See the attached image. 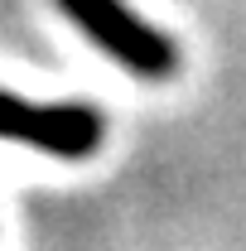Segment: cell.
Here are the masks:
<instances>
[{"mask_svg":"<svg viewBox=\"0 0 246 251\" xmlns=\"http://www.w3.org/2000/svg\"><path fill=\"white\" fill-rule=\"evenodd\" d=\"M58 10L97 49H106L125 73L145 82H169L179 73V44L154 25H145L135 10H125L121 0H58Z\"/></svg>","mask_w":246,"mask_h":251,"instance_id":"6da1fadb","label":"cell"},{"mask_svg":"<svg viewBox=\"0 0 246 251\" xmlns=\"http://www.w3.org/2000/svg\"><path fill=\"white\" fill-rule=\"evenodd\" d=\"M0 140L29 145L53 159H87L106 140V116L92 101H53L39 106L0 87Z\"/></svg>","mask_w":246,"mask_h":251,"instance_id":"7a4b0ae2","label":"cell"}]
</instances>
